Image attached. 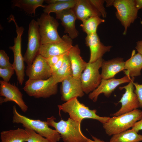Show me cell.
Segmentation results:
<instances>
[{
    "mask_svg": "<svg viewBox=\"0 0 142 142\" xmlns=\"http://www.w3.org/2000/svg\"><path fill=\"white\" fill-rule=\"evenodd\" d=\"M53 116L47 118L49 126L54 127L60 135L64 142H88V138L83 134L80 129L81 123L70 118L66 121L61 119L58 122Z\"/></svg>",
    "mask_w": 142,
    "mask_h": 142,
    "instance_id": "6da1fadb",
    "label": "cell"
},
{
    "mask_svg": "<svg viewBox=\"0 0 142 142\" xmlns=\"http://www.w3.org/2000/svg\"><path fill=\"white\" fill-rule=\"evenodd\" d=\"M60 112L68 113L70 118L81 123L84 119L90 118L97 120L102 124L106 122L110 117H102L97 114L96 109L91 110L84 104L80 103L77 98H73L64 103L58 105Z\"/></svg>",
    "mask_w": 142,
    "mask_h": 142,
    "instance_id": "7a4b0ae2",
    "label": "cell"
},
{
    "mask_svg": "<svg viewBox=\"0 0 142 142\" xmlns=\"http://www.w3.org/2000/svg\"><path fill=\"white\" fill-rule=\"evenodd\" d=\"M14 123H21L25 128L33 130L51 142H57L61 138L60 134L55 130L49 127L46 121L34 120L19 114L15 105L13 107Z\"/></svg>",
    "mask_w": 142,
    "mask_h": 142,
    "instance_id": "3957f363",
    "label": "cell"
},
{
    "mask_svg": "<svg viewBox=\"0 0 142 142\" xmlns=\"http://www.w3.org/2000/svg\"><path fill=\"white\" fill-rule=\"evenodd\" d=\"M142 118V111L136 109L120 115L110 118L103 124L106 133L109 136L118 134L132 128Z\"/></svg>",
    "mask_w": 142,
    "mask_h": 142,
    "instance_id": "277c9868",
    "label": "cell"
},
{
    "mask_svg": "<svg viewBox=\"0 0 142 142\" xmlns=\"http://www.w3.org/2000/svg\"><path fill=\"white\" fill-rule=\"evenodd\" d=\"M23 89L30 96L46 98L57 94L58 84L55 83L52 76L46 79H28L26 82Z\"/></svg>",
    "mask_w": 142,
    "mask_h": 142,
    "instance_id": "5b68a950",
    "label": "cell"
},
{
    "mask_svg": "<svg viewBox=\"0 0 142 142\" xmlns=\"http://www.w3.org/2000/svg\"><path fill=\"white\" fill-rule=\"evenodd\" d=\"M10 21H12L15 24L17 36L14 39V45L9 47V48L13 52L14 61L12 65L17 76L18 81L21 85L24 80L25 77V67L21 50L22 36L24 29L23 27L18 26L14 16L10 17Z\"/></svg>",
    "mask_w": 142,
    "mask_h": 142,
    "instance_id": "8992f818",
    "label": "cell"
},
{
    "mask_svg": "<svg viewBox=\"0 0 142 142\" xmlns=\"http://www.w3.org/2000/svg\"><path fill=\"white\" fill-rule=\"evenodd\" d=\"M37 22L42 44L60 41L62 37L57 31L59 24L56 19L50 14L44 13L38 18Z\"/></svg>",
    "mask_w": 142,
    "mask_h": 142,
    "instance_id": "52a82bcc",
    "label": "cell"
},
{
    "mask_svg": "<svg viewBox=\"0 0 142 142\" xmlns=\"http://www.w3.org/2000/svg\"><path fill=\"white\" fill-rule=\"evenodd\" d=\"M100 58L92 63L88 62L80 77L83 90L86 94L95 90L100 84L102 78L99 69L103 60Z\"/></svg>",
    "mask_w": 142,
    "mask_h": 142,
    "instance_id": "ba28073f",
    "label": "cell"
},
{
    "mask_svg": "<svg viewBox=\"0 0 142 142\" xmlns=\"http://www.w3.org/2000/svg\"><path fill=\"white\" fill-rule=\"evenodd\" d=\"M113 6L116 9V17L124 28L123 35H125L128 28L137 18L138 10L134 0H114Z\"/></svg>",
    "mask_w": 142,
    "mask_h": 142,
    "instance_id": "9c48e42d",
    "label": "cell"
},
{
    "mask_svg": "<svg viewBox=\"0 0 142 142\" xmlns=\"http://www.w3.org/2000/svg\"><path fill=\"white\" fill-rule=\"evenodd\" d=\"M28 38L27 48L23 58L24 61L29 65L32 63L39 54L42 45L38 24L34 19L31 21L29 24Z\"/></svg>",
    "mask_w": 142,
    "mask_h": 142,
    "instance_id": "30bf717a",
    "label": "cell"
},
{
    "mask_svg": "<svg viewBox=\"0 0 142 142\" xmlns=\"http://www.w3.org/2000/svg\"><path fill=\"white\" fill-rule=\"evenodd\" d=\"M134 79V77L131 78L127 85L119 87L120 90L124 89L125 91L119 102L121 104V107L113 115L114 116L130 112L140 107L137 96L134 92L133 83Z\"/></svg>",
    "mask_w": 142,
    "mask_h": 142,
    "instance_id": "8fae6325",
    "label": "cell"
},
{
    "mask_svg": "<svg viewBox=\"0 0 142 142\" xmlns=\"http://www.w3.org/2000/svg\"><path fill=\"white\" fill-rule=\"evenodd\" d=\"M58 42L42 44L39 54L47 58L50 57L68 54L73 46V41L67 34L63 35Z\"/></svg>",
    "mask_w": 142,
    "mask_h": 142,
    "instance_id": "7c38bea8",
    "label": "cell"
},
{
    "mask_svg": "<svg viewBox=\"0 0 142 142\" xmlns=\"http://www.w3.org/2000/svg\"><path fill=\"white\" fill-rule=\"evenodd\" d=\"M25 72L29 79L33 80L47 79L52 74L46 58L39 54L32 63L27 65Z\"/></svg>",
    "mask_w": 142,
    "mask_h": 142,
    "instance_id": "4fadbf2b",
    "label": "cell"
},
{
    "mask_svg": "<svg viewBox=\"0 0 142 142\" xmlns=\"http://www.w3.org/2000/svg\"><path fill=\"white\" fill-rule=\"evenodd\" d=\"M0 95L4 97L0 98V103L13 101L18 106L22 111H27L28 106L24 101L22 94L18 88L15 85L2 80H0Z\"/></svg>",
    "mask_w": 142,
    "mask_h": 142,
    "instance_id": "5bb4252c",
    "label": "cell"
},
{
    "mask_svg": "<svg viewBox=\"0 0 142 142\" xmlns=\"http://www.w3.org/2000/svg\"><path fill=\"white\" fill-rule=\"evenodd\" d=\"M131 79L130 76L126 75L119 79H102L98 87L89 94V98L95 102L97 101L99 95L102 93L106 97H109L117 87L121 84L129 83Z\"/></svg>",
    "mask_w": 142,
    "mask_h": 142,
    "instance_id": "9a60e30c",
    "label": "cell"
},
{
    "mask_svg": "<svg viewBox=\"0 0 142 142\" xmlns=\"http://www.w3.org/2000/svg\"><path fill=\"white\" fill-rule=\"evenodd\" d=\"M60 93L62 100L67 102L73 98L81 97L84 95L80 79L71 76L62 82Z\"/></svg>",
    "mask_w": 142,
    "mask_h": 142,
    "instance_id": "2e32d148",
    "label": "cell"
},
{
    "mask_svg": "<svg viewBox=\"0 0 142 142\" xmlns=\"http://www.w3.org/2000/svg\"><path fill=\"white\" fill-rule=\"evenodd\" d=\"M85 44L89 47L90 52L88 62H94L102 58L106 52L110 51L111 45L105 46L100 41L97 33L87 35L85 38Z\"/></svg>",
    "mask_w": 142,
    "mask_h": 142,
    "instance_id": "e0dca14e",
    "label": "cell"
},
{
    "mask_svg": "<svg viewBox=\"0 0 142 142\" xmlns=\"http://www.w3.org/2000/svg\"><path fill=\"white\" fill-rule=\"evenodd\" d=\"M56 18L60 19L64 28V33H67L72 39L78 36L79 32L75 26L76 16L72 9H65L56 13Z\"/></svg>",
    "mask_w": 142,
    "mask_h": 142,
    "instance_id": "ac0fdd59",
    "label": "cell"
},
{
    "mask_svg": "<svg viewBox=\"0 0 142 142\" xmlns=\"http://www.w3.org/2000/svg\"><path fill=\"white\" fill-rule=\"evenodd\" d=\"M77 19L83 22L93 17H100L101 14L90 2L89 0H77L72 9Z\"/></svg>",
    "mask_w": 142,
    "mask_h": 142,
    "instance_id": "d6986e66",
    "label": "cell"
},
{
    "mask_svg": "<svg viewBox=\"0 0 142 142\" xmlns=\"http://www.w3.org/2000/svg\"><path fill=\"white\" fill-rule=\"evenodd\" d=\"M125 62L121 58H116L107 61L103 60L101 67L102 79L114 78L117 74L125 70Z\"/></svg>",
    "mask_w": 142,
    "mask_h": 142,
    "instance_id": "ffe728a7",
    "label": "cell"
},
{
    "mask_svg": "<svg viewBox=\"0 0 142 142\" xmlns=\"http://www.w3.org/2000/svg\"><path fill=\"white\" fill-rule=\"evenodd\" d=\"M80 51L78 44L73 46L68 54L70 61L73 76L80 79L87 63L85 61L80 55Z\"/></svg>",
    "mask_w": 142,
    "mask_h": 142,
    "instance_id": "44dd1931",
    "label": "cell"
},
{
    "mask_svg": "<svg viewBox=\"0 0 142 142\" xmlns=\"http://www.w3.org/2000/svg\"><path fill=\"white\" fill-rule=\"evenodd\" d=\"M142 69V55L135 50L132 52L131 57L125 62L124 73L130 77H134L141 74Z\"/></svg>",
    "mask_w": 142,
    "mask_h": 142,
    "instance_id": "7402d4cb",
    "label": "cell"
},
{
    "mask_svg": "<svg viewBox=\"0 0 142 142\" xmlns=\"http://www.w3.org/2000/svg\"><path fill=\"white\" fill-rule=\"evenodd\" d=\"M77 0H46L48 4L44 8V13L50 14L52 12L55 13L66 9H72Z\"/></svg>",
    "mask_w": 142,
    "mask_h": 142,
    "instance_id": "603a6c76",
    "label": "cell"
},
{
    "mask_svg": "<svg viewBox=\"0 0 142 142\" xmlns=\"http://www.w3.org/2000/svg\"><path fill=\"white\" fill-rule=\"evenodd\" d=\"M28 138V134L25 129L19 128L0 133L1 142H25L27 141Z\"/></svg>",
    "mask_w": 142,
    "mask_h": 142,
    "instance_id": "cb8c5ba5",
    "label": "cell"
},
{
    "mask_svg": "<svg viewBox=\"0 0 142 142\" xmlns=\"http://www.w3.org/2000/svg\"><path fill=\"white\" fill-rule=\"evenodd\" d=\"M73 76L71 63L68 54L63 56V62L61 67L55 73L53 74V77L56 84L62 82L64 79Z\"/></svg>",
    "mask_w": 142,
    "mask_h": 142,
    "instance_id": "d4e9b609",
    "label": "cell"
},
{
    "mask_svg": "<svg viewBox=\"0 0 142 142\" xmlns=\"http://www.w3.org/2000/svg\"><path fill=\"white\" fill-rule=\"evenodd\" d=\"M43 0H13L12 1L13 6L23 10L29 14H35L36 9L39 7L44 8Z\"/></svg>",
    "mask_w": 142,
    "mask_h": 142,
    "instance_id": "484cf974",
    "label": "cell"
},
{
    "mask_svg": "<svg viewBox=\"0 0 142 142\" xmlns=\"http://www.w3.org/2000/svg\"><path fill=\"white\" fill-rule=\"evenodd\" d=\"M142 141V135L134 130H127L112 135L109 142H140Z\"/></svg>",
    "mask_w": 142,
    "mask_h": 142,
    "instance_id": "4316f807",
    "label": "cell"
},
{
    "mask_svg": "<svg viewBox=\"0 0 142 142\" xmlns=\"http://www.w3.org/2000/svg\"><path fill=\"white\" fill-rule=\"evenodd\" d=\"M104 19L99 16L91 17L82 22L80 25L83 31L87 35L97 33L98 26L102 23L104 22Z\"/></svg>",
    "mask_w": 142,
    "mask_h": 142,
    "instance_id": "83f0119b",
    "label": "cell"
},
{
    "mask_svg": "<svg viewBox=\"0 0 142 142\" xmlns=\"http://www.w3.org/2000/svg\"><path fill=\"white\" fill-rule=\"evenodd\" d=\"M25 129L28 135L27 142H51L33 130L26 128Z\"/></svg>",
    "mask_w": 142,
    "mask_h": 142,
    "instance_id": "f1b7e54d",
    "label": "cell"
},
{
    "mask_svg": "<svg viewBox=\"0 0 142 142\" xmlns=\"http://www.w3.org/2000/svg\"><path fill=\"white\" fill-rule=\"evenodd\" d=\"M14 71L13 67L0 68V77L3 79V81L8 82Z\"/></svg>",
    "mask_w": 142,
    "mask_h": 142,
    "instance_id": "f546056e",
    "label": "cell"
},
{
    "mask_svg": "<svg viewBox=\"0 0 142 142\" xmlns=\"http://www.w3.org/2000/svg\"><path fill=\"white\" fill-rule=\"evenodd\" d=\"M90 2L100 13L103 17H106L107 13L104 6L105 0H89Z\"/></svg>",
    "mask_w": 142,
    "mask_h": 142,
    "instance_id": "4dcf8cb0",
    "label": "cell"
},
{
    "mask_svg": "<svg viewBox=\"0 0 142 142\" xmlns=\"http://www.w3.org/2000/svg\"><path fill=\"white\" fill-rule=\"evenodd\" d=\"M9 57L5 51L0 50V68H5L13 67L12 64L10 62Z\"/></svg>",
    "mask_w": 142,
    "mask_h": 142,
    "instance_id": "1f68e13d",
    "label": "cell"
},
{
    "mask_svg": "<svg viewBox=\"0 0 142 142\" xmlns=\"http://www.w3.org/2000/svg\"><path fill=\"white\" fill-rule=\"evenodd\" d=\"M135 88L134 92L136 94L139 103L140 108L142 107V84H139L137 82L133 83Z\"/></svg>",
    "mask_w": 142,
    "mask_h": 142,
    "instance_id": "d6a6232c",
    "label": "cell"
},
{
    "mask_svg": "<svg viewBox=\"0 0 142 142\" xmlns=\"http://www.w3.org/2000/svg\"><path fill=\"white\" fill-rule=\"evenodd\" d=\"M64 55L50 57L46 58L47 62L49 65L51 67L56 64Z\"/></svg>",
    "mask_w": 142,
    "mask_h": 142,
    "instance_id": "836d02e7",
    "label": "cell"
},
{
    "mask_svg": "<svg viewBox=\"0 0 142 142\" xmlns=\"http://www.w3.org/2000/svg\"><path fill=\"white\" fill-rule=\"evenodd\" d=\"M63 55L60 58L56 64L51 67L52 74L56 72L62 66L63 62Z\"/></svg>",
    "mask_w": 142,
    "mask_h": 142,
    "instance_id": "e575fe53",
    "label": "cell"
},
{
    "mask_svg": "<svg viewBox=\"0 0 142 142\" xmlns=\"http://www.w3.org/2000/svg\"><path fill=\"white\" fill-rule=\"evenodd\" d=\"M132 129L135 130L137 133L139 131L142 130V118L140 120L137 122Z\"/></svg>",
    "mask_w": 142,
    "mask_h": 142,
    "instance_id": "d590c367",
    "label": "cell"
},
{
    "mask_svg": "<svg viewBox=\"0 0 142 142\" xmlns=\"http://www.w3.org/2000/svg\"><path fill=\"white\" fill-rule=\"evenodd\" d=\"M135 48L138 52L142 55V40L137 42Z\"/></svg>",
    "mask_w": 142,
    "mask_h": 142,
    "instance_id": "8d00e7d4",
    "label": "cell"
},
{
    "mask_svg": "<svg viewBox=\"0 0 142 142\" xmlns=\"http://www.w3.org/2000/svg\"><path fill=\"white\" fill-rule=\"evenodd\" d=\"M135 6L138 10L142 9V0H134Z\"/></svg>",
    "mask_w": 142,
    "mask_h": 142,
    "instance_id": "74e56055",
    "label": "cell"
},
{
    "mask_svg": "<svg viewBox=\"0 0 142 142\" xmlns=\"http://www.w3.org/2000/svg\"><path fill=\"white\" fill-rule=\"evenodd\" d=\"M92 136L93 140L88 138V142H105L94 136Z\"/></svg>",
    "mask_w": 142,
    "mask_h": 142,
    "instance_id": "f35d334b",
    "label": "cell"
},
{
    "mask_svg": "<svg viewBox=\"0 0 142 142\" xmlns=\"http://www.w3.org/2000/svg\"><path fill=\"white\" fill-rule=\"evenodd\" d=\"M114 0H105L106 3V6L109 7L113 5Z\"/></svg>",
    "mask_w": 142,
    "mask_h": 142,
    "instance_id": "ab89813d",
    "label": "cell"
}]
</instances>
